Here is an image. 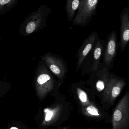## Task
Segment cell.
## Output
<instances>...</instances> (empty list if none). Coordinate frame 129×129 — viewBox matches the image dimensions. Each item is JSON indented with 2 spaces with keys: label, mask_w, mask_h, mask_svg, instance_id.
I'll return each instance as SVG.
<instances>
[{
  "label": "cell",
  "mask_w": 129,
  "mask_h": 129,
  "mask_svg": "<svg viewBox=\"0 0 129 129\" xmlns=\"http://www.w3.org/2000/svg\"><path fill=\"white\" fill-rule=\"evenodd\" d=\"M42 60L50 72L57 77L61 85H62L68 72L64 59L58 55L48 52L42 56Z\"/></svg>",
  "instance_id": "7"
},
{
  "label": "cell",
  "mask_w": 129,
  "mask_h": 129,
  "mask_svg": "<svg viewBox=\"0 0 129 129\" xmlns=\"http://www.w3.org/2000/svg\"><path fill=\"white\" fill-rule=\"evenodd\" d=\"M79 112L89 122L107 124L111 123V117L107 111L98 105L96 102L87 107L79 108Z\"/></svg>",
  "instance_id": "9"
},
{
  "label": "cell",
  "mask_w": 129,
  "mask_h": 129,
  "mask_svg": "<svg viewBox=\"0 0 129 129\" xmlns=\"http://www.w3.org/2000/svg\"><path fill=\"white\" fill-rule=\"evenodd\" d=\"M125 85V79L111 73L108 83L101 98V107L106 111H109Z\"/></svg>",
  "instance_id": "3"
},
{
  "label": "cell",
  "mask_w": 129,
  "mask_h": 129,
  "mask_svg": "<svg viewBox=\"0 0 129 129\" xmlns=\"http://www.w3.org/2000/svg\"><path fill=\"white\" fill-rule=\"evenodd\" d=\"M112 129H129V91L122 97L113 110Z\"/></svg>",
  "instance_id": "4"
},
{
  "label": "cell",
  "mask_w": 129,
  "mask_h": 129,
  "mask_svg": "<svg viewBox=\"0 0 129 129\" xmlns=\"http://www.w3.org/2000/svg\"><path fill=\"white\" fill-rule=\"evenodd\" d=\"M111 73L107 68L104 66L98 67L96 71H93L88 80L84 82L90 86L95 96L101 98L110 77Z\"/></svg>",
  "instance_id": "6"
},
{
  "label": "cell",
  "mask_w": 129,
  "mask_h": 129,
  "mask_svg": "<svg viewBox=\"0 0 129 129\" xmlns=\"http://www.w3.org/2000/svg\"><path fill=\"white\" fill-rule=\"evenodd\" d=\"M118 47L117 35L115 31H112L107 36L104 57V65L109 71L112 68L116 57Z\"/></svg>",
  "instance_id": "10"
},
{
  "label": "cell",
  "mask_w": 129,
  "mask_h": 129,
  "mask_svg": "<svg viewBox=\"0 0 129 129\" xmlns=\"http://www.w3.org/2000/svg\"><path fill=\"white\" fill-rule=\"evenodd\" d=\"M36 24L33 22H30L28 23L25 28V31L27 35L33 33L36 29Z\"/></svg>",
  "instance_id": "16"
},
{
  "label": "cell",
  "mask_w": 129,
  "mask_h": 129,
  "mask_svg": "<svg viewBox=\"0 0 129 129\" xmlns=\"http://www.w3.org/2000/svg\"><path fill=\"white\" fill-rule=\"evenodd\" d=\"M98 37V35L97 33L95 31H94L83 42L77 53L78 59L75 73H76L81 68L86 57L91 51L93 49L95 41Z\"/></svg>",
  "instance_id": "11"
},
{
  "label": "cell",
  "mask_w": 129,
  "mask_h": 129,
  "mask_svg": "<svg viewBox=\"0 0 129 129\" xmlns=\"http://www.w3.org/2000/svg\"><path fill=\"white\" fill-rule=\"evenodd\" d=\"M10 0H0V4L4 5L8 3Z\"/></svg>",
  "instance_id": "17"
},
{
  "label": "cell",
  "mask_w": 129,
  "mask_h": 129,
  "mask_svg": "<svg viewBox=\"0 0 129 129\" xmlns=\"http://www.w3.org/2000/svg\"><path fill=\"white\" fill-rule=\"evenodd\" d=\"M80 0H66L65 10L69 21H72L75 17V13L78 9Z\"/></svg>",
  "instance_id": "14"
},
{
  "label": "cell",
  "mask_w": 129,
  "mask_h": 129,
  "mask_svg": "<svg viewBox=\"0 0 129 129\" xmlns=\"http://www.w3.org/2000/svg\"><path fill=\"white\" fill-rule=\"evenodd\" d=\"M1 39L0 38V47H1Z\"/></svg>",
  "instance_id": "20"
},
{
  "label": "cell",
  "mask_w": 129,
  "mask_h": 129,
  "mask_svg": "<svg viewBox=\"0 0 129 129\" xmlns=\"http://www.w3.org/2000/svg\"><path fill=\"white\" fill-rule=\"evenodd\" d=\"M56 129H71V128L70 126H64V127L60 126V127H58Z\"/></svg>",
  "instance_id": "18"
},
{
  "label": "cell",
  "mask_w": 129,
  "mask_h": 129,
  "mask_svg": "<svg viewBox=\"0 0 129 129\" xmlns=\"http://www.w3.org/2000/svg\"><path fill=\"white\" fill-rule=\"evenodd\" d=\"M105 45V41L101 40L98 36L95 41L93 49L92 72L96 71L99 67Z\"/></svg>",
  "instance_id": "13"
},
{
  "label": "cell",
  "mask_w": 129,
  "mask_h": 129,
  "mask_svg": "<svg viewBox=\"0 0 129 129\" xmlns=\"http://www.w3.org/2000/svg\"><path fill=\"white\" fill-rule=\"evenodd\" d=\"M100 0H80L77 13L72 20L74 25L85 26L88 25L97 14Z\"/></svg>",
  "instance_id": "5"
},
{
  "label": "cell",
  "mask_w": 129,
  "mask_h": 129,
  "mask_svg": "<svg viewBox=\"0 0 129 129\" xmlns=\"http://www.w3.org/2000/svg\"><path fill=\"white\" fill-rule=\"evenodd\" d=\"M120 39L119 46L121 52L125 49L129 41V7L124 8L120 15Z\"/></svg>",
  "instance_id": "12"
},
{
  "label": "cell",
  "mask_w": 129,
  "mask_h": 129,
  "mask_svg": "<svg viewBox=\"0 0 129 129\" xmlns=\"http://www.w3.org/2000/svg\"><path fill=\"white\" fill-rule=\"evenodd\" d=\"M87 129H93V128H88Z\"/></svg>",
  "instance_id": "21"
},
{
  "label": "cell",
  "mask_w": 129,
  "mask_h": 129,
  "mask_svg": "<svg viewBox=\"0 0 129 129\" xmlns=\"http://www.w3.org/2000/svg\"><path fill=\"white\" fill-rule=\"evenodd\" d=\"M10 129H18L16 127H12Z\"/></svg>",
  "instance_id": "19"
},
{
  "label": "cell",
  "mask_w": 129,
  "mask_h": 129,
  "mask_svg": "<svg viewBox=\"0 0 129 129\" xmlns=\"http://www.w3.org/2000/svg\"><path fill=\"white\" fill-rule=\"evenodd\" d=\"M11 88V86L10 83L0 80V97L7 93Z\"/></svg>",
  "instance_id": "15"
},
{
  "label": "cell",
  "mask_w": 129,
  "mask_h": 129,
  "mask_svg": "<svg viewBox=\"0 0 129 129\" xmlns=\"http://www.w3.org/2000/svg\"><path fill=\"white\" fill-rule=\"evenodd\" d=\"M72 111V107L66 97L60 94L50 107L44 110L42 126L46 128L60 127L69 119Z\"/></svg>",
  "instance_id": "2"
},
{
  "label": "cell",
  "mask_w": 129,
  "mask_h": 129,
  "mask_svg": "<svg viewBox=\"0 0 129 129\" xmlns=\"http://www.w3.org/2000/svg\"><path fill=\"white\" fill-rule=\"evenodd\" d=\"M73 95L79 108L87 107L96 102L94 94L91 88L86 86L84 82L73 83L70 87Z\"/></svg>",
  "instance_id": "8"
},
{
  "label": "cell",
  "mask_w": 129,
  "mask_h": 129,
  "mask_svg": "<svg viewBox=\"0 0 129 129\" xmlns=\"http://www.w3.org/2000/svg\"><path fill=\"white\" fill-rule=\"evenodd\" d=\"M41 60L37 66L34 79L35 90L39 100H44L48 95L57 97L60 94L59 89L61 85Z\"/></svg>",
  "instance_id": "1"
}]
</instances>
